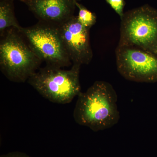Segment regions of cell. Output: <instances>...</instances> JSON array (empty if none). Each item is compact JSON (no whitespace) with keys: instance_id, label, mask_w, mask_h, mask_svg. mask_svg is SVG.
<instances>
[{"instance_id":"2","label":"cell","mask_w":157,"mask_h":157,"mask_svg":"<svg viewBox=\"0 0 157 157\" xmlns=\"http://www.w3.org/2000/svg\"><path fill=\"white\" fill-rule=\"evenodd\" d=\"M1 38V71L10 81L25 82L40 68L42 61L16 29H8Z\"/></svg>"},{"instance_id":"6","label":"cell","mask_w":157,"mask_h":157,"mask_svg":"<svg viewBox=\"0 0 157 157\" xmlns=\"http://www.w3.org/2000/svg\"><path fill=\"white\" fill-rule=\"evenodd\" d=\"M117 71L127 80L157 82V56L134 46L118 45L116 51Z\"/></svg>"},{"instance_id":"7","label":"cell","mask_w":157,"mask_h":157,"mask_svg":"<svg viewBox=\"0 0 157 157\" xmlns=\"http://www.w3.org/2000/svg\"><path fill=\"white\" fill-rule=\"evenodd\" d=\"M60 35L73 64H88L93 53L90 43L89 29L73 16L58 27Z\"/></svg>"},{"instance_id":"14","label":"cell","mask_w":157,"mask_h":157,"mask_svg":"<svg viewBox=\"0 0 157 157\" xmlns=\"http://www.w3.org/2000/svg\"><path fill=\"white\" fill-rule=\"evenodd\" d=\"M18 1H20V2H21V1H22V0H18Z\"/></svg>"},{"instance_id":"12","label":"cell","mask_w":157,"mask_h":157,"mask_svg":"<svg viewBox=\"0 0 157 157\" xmlns=\"http://www.w3.org/2000/svg\"><path fill=\"white\" fill-rule=\"evenodd\" d=\"M0 157H32L24 153L21 152L19 151L11 152L2 155Z\"/></svg>"},{"instance_id":"10","label":"cell","mask_w":157,"mask_h":157,"mask_svg":"<svg viewBox=\"0 0 157 157\" xmlns=\"http://www.w3.org/2000/svg\"><path fill=\"white\" fill-rule=\"evenodd\" d=\"M76 7L78 9V14L77 16L78 22L86 28L89 29L95 24L97 16L95 14L90 11L78 2H75Z\"/></svg>"},{"instance_id":"3","label":"cell","mask_w":157,"mask_h":157,"mask_svg":"<svg viewBox=\"0 0 157 157\" xmlns=\"http://www.w3.org/2000/svg\"><path fill=\"white\" fill-rule=\"evenodd\" d=\"M81 66L73 64L69 70L46 65L29 78V84L43 98L53 103H70L81 92L79 72Z\"/></svg>"},{"instance_id":"1","label":"cell","mask_w":157,"mask_h":157,"mask_svg":"<svg viewBox=\"0 0 157 157\" xmlns=\"http://www.w3.org/2000/svg\"><path fill=\"white\" fill-rule=\"evenodd\" d=\"M117 101V94L111 84L96 81L78 96L73 111L74 120L95 132L110 128L120 118Z\"/></svg>"},{"instance_id":"4","label":"cell","mask_w":157,"mask_h":157,"mask_svg":"<svg viewBox=\"0 0 157 157\" xmlns=\"http://www.w3.org/2000/svg\"><path fill=\"white\" fill-rule=\"evenodd\" d=\"M119 45L135 46L157 56V9L145 5L125 13Z\"/></svg>"},{"instance_id":"13","label":"cell","mask_w":157,"mask_h":157,"mask_svg":"<svg viewBox=\"0 0 157 157\" xmlns=\"http://www.w3.org/2000/svg\"><path fill=\"white\" fill-rule=\"evenodd\" d=\"M75 1H76V2H79V1H80V0H74Z\"/></svg>"},{"instance_id":"8","label":"cell","mask_w":157,"mask_h":157,"mask_svg":"<svg viewBox=\"0 0 157 157\" xmlns=\"http://www.w3.org/2000/svg\"><path fill=\"white\" fill-rule=\"evenodd\" d=\"M39 22L59 27L74 16V0H22Z\"/></svg>"},{"instance_id":"11","label":"cell","mask_w":157,"mask_h":157,"mask_svg":"<svg viewBox=\"0 0 157 157\" xmlns=\"http://www.w3.org/2000/svg\"><path fill=\"white\" fill-rule=\"evenodd\" d=\"M107 3L118 14L121 18L124 16V9L125 7L124 0H106Z\"/></svg>"},{"instance_id":"9","label":"cell","mask_w":157,"mask_h":157,"mask_svg":"<svg viewBox=\"0 0 157 157\" xmlns=\"http://www.w3.org/2000/svg\"><path fill=\"white\" fill-rule=\"evenodd\" d=\"M14 0H0V36L8 29L19 30L21 27L17 22L14 11Z\"/></svg>"},{"instance_id":"5","label":"cell","mask_w":157,"mask_h":157,"mask_svg":"<svg viewBox=\"0 0 157 157\" xmlns=\"http://www.w3.org/2000/svg\"><path fill=\"white\" fill-rule=\"evenodd\" d=\"M18 31L34 53L46 65L63 68L72 64L58 27L38 22L29 27H21Z\"/></svg>"}]
</instances>
